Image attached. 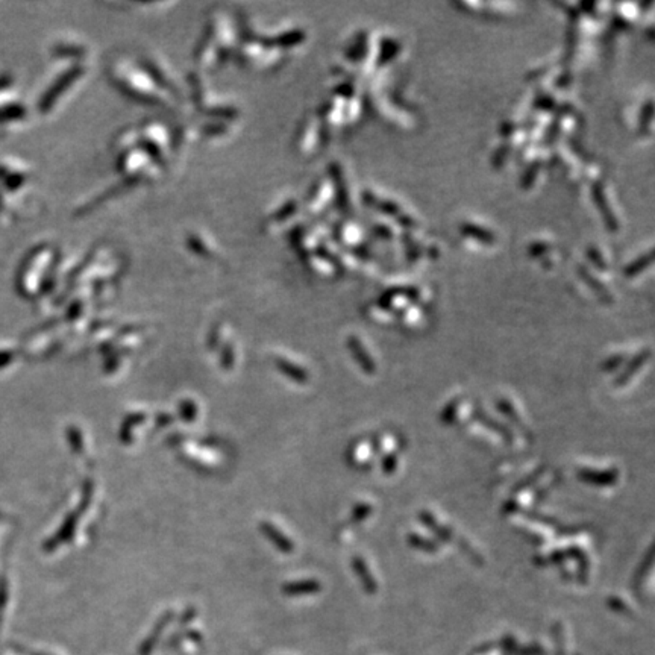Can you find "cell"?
I'll return each mask as SVG.
<instances>
[{"mask_svg": "<svg viewBox=\"0 0 655 655\" xmlns=\"http://www.w3.org/2000/svg\"><path fill=\"white\" fill-rule=\"evenodd\" d=\"M3 177V184L8 190H17V189H20V187L23 185L24 180H26V177H24L22 173H6V172H2L0 173Z\"/></svg>", "mask_w": 655, "mask_h": 655, "instance_id": "cell-23", "label": "cell"}, {"mask_svg": "<svg viewBox=\"0 0 655 655\" xmlns=\"http://www.w3.org/2000/svg\"><path fill=\"white\" fill-rule=\"evenodd\" d=\"M382 472L384 475H393L395 471L397 469V454L396 452H388L384 458H382Z\"/></svg>", "mask_w": 655, "mask_h": 655, "instance_id": "cell-25", "label": "cell"}, {"mask_svg": "<svg viewBox=\"0 0 655 655\" xmlns=\"http://www.w3.org/2000/svg\"><path fill=\"white\" fill-rule=\"evenodd\" d=\"M26 116V108L20 104H10L0 106V125L22 120Z\"/></svg>", "mask_w": 655, "mask_h": 655, "instance_id": "cell-19", "label": "cell"}, {"mask_svg": "<svg viewBox=\"0 0 655 655\" xmlns=\"http://www.w3.org/2000/svg\"><path fill=\"white\" fill-rule=\"evenodd\" d=\"M496 408H498V410H499L502 414L505 416V418H507L510 422H512V423L514 425L516 428H519V431L525 434L526 439H528L530 441H532V436H531L530 429L525 427V423H523V420L521 419V416H519V413L516 411V408L513 407L512 402L508 401V399H505V397L498 399V401H496Z\"/></svg>", "mask_w": 655, "mask_h": 655, "instance_id": "cell-10", "label": "cell"}, {"mask_svg": "<svg viewBox=\"0 0 655 655\" xmlns=\"http://www.w3.org/2000/svg\"><path fill=\"white\" fill-rule=\"evenodd\" d=\"M566 558L567 557H566L565 551L555 549V551H552V554L549 555V560L546 561V563H554V565H558L561 567V566H565V560Z\"/></svg>", "mask_w": 655, "mask_h": 655, "instance_id": "cell-35", "label": "cell"}, {"mask_svg": "<svg viewBox=\"0 0 655 655\" xmlns=\"http://www.w3.org/2000/svg\"><path fill=\"white\" fill-rule=\"evenodd\" d=\"M625 360V355H613L611 356V358L606 360L602 363V370L603 372H613L616 370L620 364L624 363Z\"/></svg>", "mask_w": 655, "mask_h": 655, "instance_id": "cell-30", "label": "cell"}, {"mask_svg": "<svg viewBox=\"0 0 655 655\" xmlns=\"http://www.w3.org/2000/svg\"><path fill=\"white\" fill-rule=\"evenodd\" d=\"M589 257H590L593 261H597V262H598L599 269H606V267H603V266H606V265H603V261H602V258L599 257V252H598L597 249H594V251H593V249H590V255H589Z\"/></svg>", "mask_w": 655, "mask_h": 655, "instance_id": "cell-40", "label": "cell"}, {"mask_svg": "<svg viewBox=\"0 0 655 655\" xmlns=\"http://www.w3.org/2000/svg\"><path fill=\"white\" fill-rule=\"evenodd\" d=\"M419 521L427 526V528L434 532L437 535V539L441 540V542H445V543H449V542H457L458 537H455V532L449 528V526H443L441 525L436 517H434L429 512H427V510H422V512L419 513Z\"/></svg>", "mask_w": 655, "mask_h": 655, "instance_id": "cell-7", "label": "cell"}, {"mask_svg": "<svg viewBox=\"0 0 655 655\" xmlns=\"http://www.w3.org/2000/svg\"><path fill=\"white\" fill-rule=\"evenodd\" d=\"M79 74H81L79 69H72L69 72H65L61 78H58L56 82L45 93V96H42L40 100L41 113L50 111V108L54 106L59 95H63V93L69 88V85L79 78Z\"/></svg>", "mask_w": 655, "mask_h": 655, "instance_id": "cell-3", "label": "cell"}, {"mask_svg": "<svg viewBox=\"0 0 655 655\" xmlns=\"http://www.w3.org/2000/svg\"><path fill=\"white\" fill-rule=\"evenodd\" d=\"M461 231L464 235H469V237H473L476 238V240H480L482 243H487V244H491L493 242H495V235H493L490 231H487V229H484L478 225H473V223H464L461 226Z\"/></svg>", "mask_w": 655, "mask_h": 655, "instance_id": "cell-20", "label": "cell"}, {"mask_svg": "<svg viewBox=\"0 0 655 655\" xmlns=\"http://www.w3.org/2000/svg\"><path fill=\"white\" fill-rule=\"evenodd\" d=\"M352 567L355 571V575L358 576V580L361 581L365 592L370 593V594L378 592V583H377L375 578H373L368 563H365V561L360 555H355L352 558Z\"/></svg>", "mask_w": 655, "mask_h": 655, "instance_id": "cell-9", "label": "cell"}, {"mask_svg": "<svg viewBox=\"0 0 655 655\" xmlns=\"http://www.w3.org/2000/svg\"><path fill=\"white\" fill-rule=\"evenodd\" d=\"M372 203L379 211L384 212V214H390V216H397L399 214V207L393 202H390V200H373Z\"/></svg>", "mask_w": 655, "mask_h": 655, "instance_id": "cell-29", "label": "cell"}, {"mask_svg": "<svg viewBox=\"0 0 655 655\" xmlns=\"http://www.w3.org/2000/svg\"><path fill=\"white\" fill-rule=\"evenodd\" d=\"M592 194H593L594 202L598 203L599 211H601V214H602L603 220H606L607 226L611 229V231H616V229H617V222H616V219H615L613 211L610 210L608 200L606 199V194H603V190H602V185H601V184H594L593 189H592Z\"/></svg>", "mask_w": 655, "mask_h": 655, "instance_id": "cell-11", "label": "cell"}, {"mask_svg": "<svg viewBox=\"0 0 655 655\" xmlns=\"http://www.w3.org/2000/svg\"><path fill=\"white\" fill-rule=\"evenodd\" d=\"M458 405H460V401H458V399H454L452 402H449L445 407L443 413H441V422L446 423V425L452 423L455 420V416H457V411H458Z\"/></svg>", "mask_w": 655, "mask_h": 655, "instance_id": "cell-26", "label": "cell"}, {"mask_svg": "<svg viewBox=\"0 0 655 655\" xmlns=\"http://www.w3.org/2000/svg\"><path fill=\"white\" fill-rule=\"evenodd\" d=\"M10 84H11L10 76H0V91H2L3 88H6Z\"/></svg>", "mask_w": 655, "mask_h": 655, "instance_id": "cell-43", "label": "cell"}, {"mask_svg": "<svg viewBox=\"0 0 655 655\" xmlns=\"http://www.w3.org/2000/svg\"><path fill=\"white\" fill-rule=\"evenodd\" d=\"M652 563H654V548H649L648 554H646V557L643 558V563L639 566V571H637L636 581H640L643 576H646V574H648L649 569L652 567Z\"/></svg>", "mask_w": 655, "mask_h": 655, "instance_id": "cell-28", "label": "cell"}, {"mask_svg": "<svg viewBox=\"0 0 655 655\" xmlns=\"http://www.w3.org/2000/svg\"><path fill=\"white\" fill-rule=\"evenodd\" d=\"M651 262H652V253L649 252V253L643 255V257H640L639 260H636L633 265H628L626 269H625V275L626 276H634L637 274H640V271L648 267Z\"/></svg>", "mask_w": 655, "mask_h": 655, "instance_id": "cell-21", "label": "cell"}, {"mask_svg": "<svg viewBox=\"0 0 655 655\" xmlns=\"http://www.w3.org/2000/svg\"><path fill=\"white\" fill-rule=\"evenodd\" d=\"M373 512V507L370 504H368V502H360V504H356L352 510V522L354 523H360V522H364L365 519H368Z\"/></svg>", "mask_w": 655, "mask_h": 655, "instance_id": "cell-22", "label": "cell"}, {"mask_svg": "<svg viewBox=\"0 0 655 655\" xmlns=\"http://www.w3.org/2000/svg\"><path fill=\"white\" fill-rule=\"evenodd\" d=\"M196 405L190 401H184L181 404V416L182 418L187 420V422H191L193 419H196Z\"/></svg>", "mask_w": 655, "mask_h": 655, "instance_id": "cell-31", "label": "cell"}, {"mask_svg": "<svg viewBox=\"0 0 655 655\" xmlns=\"http://www.w3.org/2000/svg\"><path fill=\"white\" fill-rule=\"evenodd\" d=\"M651 117H652V102L649 100L648 104H646V106L643 108V114H642V118H640V126L642 127L648 126Z\"/></svg>", "mask_w": 655, "mask_h": 655, "instance_id": "cell-36", "label": "cell"}, {"mask_svg": "<svg viewBox=\"0 0 655 655\" xmlns=\"http://www.w3.org/2000/svg\"><path fill=\"white\" fill-rule=\"evenodd\" d=\"M55 251L50 246H41L26 258L19 275V288L23 294H32L45 283V276L52 266Z\"/></svg>", "mask_w": 655, "mask_h": 655, "instance_id": "cell-1", "label": "cell"}, {"mask_svg": "<svg viewBox=\"0 0 655 655\" xmlns=\"http://www.w3.org/2000/svg\"><path fill=\"white\" fill-rule=\"evenodd\" d=\"M5 602H6V585H5V581H2V584H0V617H2V613H3Z\"/></svg>", "mask_w": 655, "mask_h": 655, "instance_id": "cell-39", "label": "cell"}, {"mask_svg": "<svg viewBox=\"0 0 655 655\" xmlns=\"http://www.w3.org/2000/svg\"><path fill=\"white\" fill-rule=\"evenodd\" d=\"M122 74V72H118ZM134 76H120L117 74V82L120 84V87H123L127 93H131L132 96H139V99L144 100H152V102H161L158 93L155 90L154 85L150 84L149 79L144 78L140 73L134 72Z\"/></svg>", "mask_w": 655, "mask_h": 655, "instance_id": "cell-2", "label": "cell"}, {"mask_svg": "<svg viewBox=\"0 0 655 655\" xmlns=\"http://www.w3.org/2000/svg\"><path fill=\"white\" fill-rule=\"evenodd\" d=\"M223 368L225 369H231L232 368V363H234V352H232V347H229L226 346L225 347V352H223Z\"/></svg>", "mask_w": 655, "mask_h": 655, "instance_id": "cell-37", "label": "cell"}, {"mask_svg": "<svg viewBox=\"0 0 655 655\" xmlns=\"http://www.w3.org/2000/svg\"><path fill=\"white\" fill-rule=\"evenodd\" d=\"M275 363L278 365V369L283 373H285V375L290 379L299 382V384H303V382L308 381V372L299 368V365H296L285 358H276Z\"/></svg>", "mask_w": 655, "mask_h": 655, "instance_id": "cell-15", "label": "cell"}, {"mask_svg": "<svg viewBox=\"0 0 655 655\" xmlns=\"http://www.w3.org/2000/svg\"><path fill=\"white\" fill-rule=\"evenodd\" d=\"M11 358H14V355L10 352H3L0 354V365H5Z\"/></svg>", "mask_w": 655, "mask_h": 655, "instance_id": "cell-42", "label": "cell"}, {"mask_svg": "<svg viewBox=\"0 0 655 655\" xmlns=\"http://www.w3.org/2000/svg\"><path fill=\"white\" fill-rule=\"evenodd\" d=\"M69 440L72 441V446L74 449V452H81V450H82V439H81V434H79L78 429H76V428L69 429Z\"/></svg>", "mask_w": 655, "mask_h": 655, "instance_id": "cell-34", "label": "cell"}, {"mask_svg": "<svg viewBox=\"0 0 655 655\" xmlns=\"http://www.w3.org/2000/svg\"><path fill=\"white\" fill-rule=\"evenodd\" d=\"M517 510H521V508H519V504L514 499H510L507 504L504 505V513L505 514H513V513L517 512Z\"/></svg>", "mask_w": 655, "mask_h": 655, "instance_id": "cell-38", "label": "cell"}, {"mask_svg": "<svg viewBox=\"0 0 655 655\" xmlns=\"http://www.w3.org/2000/svg\"><path fill=\"white\" fill-rule=\"evenodd\" d=\"M407 542L411 548L418 549L420 552H427V554H436V552L440 548L437 542H434L432 539H428V537H423V535H419L416 532L408 534L407 535Z\"/></svg>", "mask_w": 655, "mask_h": 655, "instance_id": "cell-18", "label": "cell"}, {"mask_svg": "<svg viewBox=\"0 0 655 655\" xmlns=\"http://www.w3.org/2000/svg\"><path fill=\"white\" fill-rule=\"evenodd\" d=\"M261 530L271 542H274V544L278 549H281L283 552H292L293 551V542L288 540L283 532L275 528L274 525L265 522L261 525Z\"/></svg>", "mask_w": 655, "mask_h": 655, "instance_id": "cell-17", "label": "cell"}, {"mask_svg": "<svg viewBox=\"0 0 655 655\" xmlns=\"http://www.w3.org/2000/svg\"><path fill=\"white\" fill-rule=\"evenodd\" d=\"M576 478L585 484H590V486L610 487V486H615V484L619 481L620 475L617 469L598 471V469H590V467H581V469L576 471Z\"/></svg>", "mask_w": 655, "mask_h": 655, "instance_id": "cell-4", "label": "cell"}, {"mask_svg": "<svg viewBox=\"0 0 655 655\" xmlns=\"http://www.w3.org/2000/svg\"><path fill=\"white\" fill-rule=\"evenodd\" d=\"M543 472H544V467H539L537 471H534L530 476H526L525 480L519 481L517 486H516L514 490H513V493H519V491H522V490H525V489H528L530 486H532V484H535V482H537V481L542 478Z\"/></svg>", "mask_w": 655, "mask_h": 655, "instance_id": "cell-24", "label": "cell"}, {"mask_svg": "<svg viewBox=\"0 0 655 655\" xmlns=\"http://www.w3.org/2000/svg\"><path fill=\"white\" fill-rule=\"evenodd\" d=\"M172 616H173V613H172V611H170V613H166L163 617H161V620L157 624V626H155V629H154V633H152V634L148 637V639L143 642L141 648H140V651H139L140 655H149V654L152 652V649L155 648V645L158 643L159 636L163 634V629L167 626V624L170 622V619H172Z\"/></svg>", "mask_w": 655, "mask_h": 655, "instance_id": "cell-14", "label": "cell"}, {"mask_svg": "<svg viewBox=\"0 0 655 655\" xmlns=\"http://www.w3.org/2000/svg\"><path fill=\"white\" fill-rule=\"evenodd\" d=\"M539 167H540V163H534L530 168H528V172H526L522 177V185L525 187V189H530L532 181H534V177L537 176V172H539Z\"/></svg>", "mask_w": 655, "mask_h": 655, "instance_id": "cell-32", "label": "cell"}, {"mask_svg": "<svg viewBox=\"0 0 655 655\" xmlns=\"http://www.w3.org/2000/svg\"><path fill=\"white\" fill-rule=\"evenodd\" d=\"M322 585L317 580H305V581H296L288 583L283 587V592L287 597H302V594H313L320 592Z\"/></svg>", "mask_w": 655, "mask_h": 655, "instance_id": "cell-12", "label": "cell"}, {"mask_svg": "<svg viewBox=\"0 0 655 655\" xmlns=\"http://www.w3.org/2000/svg\"><path fill=\"white\" fill-rule=\"evenodd\" d=\"M566 552V557H571L576 561L578 566V580H580L581 584L587 583V578H589V558H587L585 552L580 546H571Z\"/></svg>", "mask_w": 655, "mask_h": 655, "instance_id": "cell-13", "label": "cell"}, {"mask_svg": "<svg viewBox=\"0 0 655 655\" xmlns=\"http://www.w3.org/2000/svg\"><path fill=\"white\" fill-rule=\"evenodd\" d=\"M381 446H382V445H381V437H373V440H372V449H373V452L379 455V454H381Z\"/></svg>", "mask_w": 655, "mask_h": 655, "instance_id": "cell-41", "label": "cell"}, {"mask_svg": "<svg viewBox=\"0 0 655 655\" xmlns=\"http://www.w3.org/2000/svg\"><path fill=\"white\" fill-rule=\"evenodd\" d=\"M396 54H397V46L395 45L393 41H388V47L386 46V42H384V47H382V52H381V64L387 63L388 59L393 58Z\"/></svg>", "mask_w": 655, "mask_h": 655, "instance_id": "cell-33", "label": "cell"}, {"mask_svg": "<svg viewBox=\"0 0 655 655\" xmlns=\"http://www.w3.org/2000/svg\"><path fill=\"white\" fill-rule=\"evenodd\" d=\"M649 358H651V351H649V349H645V351L637 354V355L634 356V358L626 364V368L624 369V372L620 373V375L615 379V387H624V386L626 384V382H628L629 379H631V378L636 375V373L643 368L645 363L648 361Z\"/></svg>", "mask_w": 655, "mask_h": 655, "instance_id": "cell-8", "label": "cell"}, {"mask_svg": "<svg viewBox=\"0 0 655 655\" xmlns=\"http://www.w3.org/2000/svg\"><path fill=\"white\" fill-rule=\"evenodd\" d=\"M76 523H78V514H76V513L73 514V513H72L69 517H67V521H65L63 528L59 530L58 534L55 535V537L46 544V549L52 551L54 548H56V544L64 543V542L69 540V539L72 537V535H73V532H74Z\"/></svg>", "mask_w": 655, "mask_h": 655, "instance_id": "cell-16", "label": "cell"}, {"mask_svg": "<svg viewBox=\"0 0 655 655\" xmlns=\"http://www.w3.org/2000/svg\"><path fill=\"white\" fill-rule=\"evenodd\" d=\"M347 347H349V351H351L355 361L358 363V365H360L363 372L368 373V375H373V373L377 372L375 361H373L372 356L368 354V351H365V347L363 346V343L360 342L358 337L349 336Z\"/></svg>", "mask_w": 655, "mask_h": 655, "instance_id": "cell-5", "label": "cell"}, {"mask_svg": "<svg viewBox=\"0 0 655 655\" xmlns=\"http://www.w3.org/2000/svg\"><path fill=\"white\" fill-rule=\"evenodd\" d=\"M525 516L531 519V521L534 522H539V523H543V525H548L551 526V528H555L560 531V525L557 521H554V519H551L548 516H544V514H540L537 512H525Z\"/></svg>", "mask_w": 655, "mask_h": 655, "instance_id": "cell-27", "label": "cell"}, {"mask_svg": "<svg viewBox=\"0 0 655 655\" xmlns=\"http://www.w3.org/2000/svg\"><path fill=\"white\" fill-rule=\"evenodd\" d=\"M472 419L476 420V422H480L481 425H484V427L491 429L493 432H496L499 434V436L502 437V440L505 441L507 445H513L514 443V437H513V432L510 431L508 427H505L504 423H500L498 422L496 419H493L491 416H489L486 411H482L481 408H475L473 413H472Z\"/></svg>", "mask_w": 655, "mask_h": 655, "instance_id": "cell-6", "label": "cell"}]
</instances>
